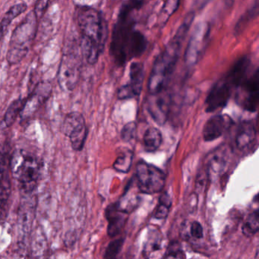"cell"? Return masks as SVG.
<instances>
[{
    "instance_id": "obj_5",
    "label": "cell",
    "mask_w": 259,
    "mask_h": 259,
    "mask_svg": "<svg viewBox=\"0 0 259 259\" xmlns=\"http://www.w3.org/2000/svg\"><path fill=\"white\" fill-rule=\"evenodd\" d=\"M37 21L34 12L28 13L13 31L7 55L10 65L20 63L29 52L37 34Z\"/></svg>"
},
{
    "instance_id": "obj_18",
    "label": "cell",
    "mask_w": 259,
    "mask_h": 259,
    "mask_svg": "<svg viewBox=\"0 0 259 259\" xmlns=\"http://www.w3.org/2000/svg\"><path fill=\"white\" fill-rule=\"evenodd\" d=\"M256 130L251 121H243L239 124L235 136L236 148L240 151L249 148L256 139Z\"/></svg>"
},
{
    "instance_id": "obj_9",
    "label": "cell",
    "mask_w": 259,
    "mask_h": 259,
    "mask_svg": "<svg viewBox=\"0 0 259 259\" xmlns=\"http://www.w3.org/2000/svg\"><path fill=\"white\" fill-rule=\"evenodd\" d=\"M236 101L249 112L257 110L259 98V72L256 69L236 88Z\"/></svg>"
},
{
    "instance_id": "obj_33",
    "label": "cell",
    "mask_w": 259,
    "mask_h": 259,
    "mask_svg": "<svg viewBox=\"0 0 259 259\" xmlns=\"http://www.w3.org/2000/svg\"><path fill=\"white\" fill-rule=\"evenodd\" d=\"M49 4L50 0H37V4H36L34 10V15L37 17V20L43 17L45 12L48 10Z\"/></svg>"
},
{
    "instance_id": "obj_21",
    "label": "cell",
    "mask_w": 259,
    "mask_h": 259,
    "mask_svg": "<svg viewBox=\"0 0 259 259\" xmlns=\"http://www.w3.org/2000/svg\"><path fill=\"white\" fill-rule=\"evenodd\" d=\"M144 148L148 152L157 151L162 143V135L160 130L154 127L148 128L144 135Z\"/></svg>"
},
{
    "instance_id": "obj_32",
    "label": "cell",
    "mask_w": 259,
    "mask_h": 259,
    "mask_svg": "<svg viewBox=\"0 0 259 259\" xmlns=\"http://www.w3.org/2000/svg\"><path fill=\"white\" fill-rule=\"evenodd\" d=\"M184 253L183 250L180 248V245L177 243H174L172 245L168 247L167 251L165 254L164 257H175V258H183L185 257Z\"/></svg>"
},
{
    "instance_id": "obj_2",
    "label": "cell",
    "mask_w": 259,
    "mask_h": 259,
    "mask_svg": "<svg viewBox=\"0 0 259 259\" xmlns=\"http://www.w3.org/2000/svg\"><path fill=\"white\" fill-rule=\"evenodd\" d=\"M193 19V13L186 16L175 35L156 57L148 83V92L151 95H156L166 90L178 63L183 42Z\"/></svg>"
},
{
    "instance_id": "obj_11",
    "label": "cell",
    "mask_w": 259,
    "mask_h": 259,
    "mask_svg": "<svg viewBox=\"0 0 259 259\" xmlns=\"http://www.w3.org/2000/svg\"><path fill=\"white\" fill-rule=\"evenodd\" d=\"M25 195L19 204L17 222L19 234L23 239H26L31 233L37 206V199L35 195L31 194Z\"/></svg>"
},
{
    "instance_id": "obj_16",
    "label": "cell",
    "mask_w": 259,
    "mask_h": 259,
    "mask_svg": "<svg viewBox=\"0 0 259 259\" xmlns=\"http://www.w3.org/2000/svg\"><path fill=\"white\" fill-rule=\"evenodd\" d=\"M106 218L108 221L107 233L114 237L120 233L128 218V212L122 209L119 204H111L106 209Z\"/></svg>"
},
{
    "instance_id": "obj_25",
    "label": "cell",
    "mask_w": 259,
    "mask_h": 259,
    "mask_svg": "<svg viewBox=\"0 0 259 259\" xmlns=\"http://www.w3.org/2000/svg\"><path fill=\"white\" fill-rule=\"evenodd\" d=\"M162 248V236L157 230H153L148 236V240L144 248L145 255L148 257H152L153 254L158 252Z\"/></svg>"
},
{
    "instance_id": "obj_13",
    "label": "cell",
    "mask_w": 259,
    "mask_h": 259,
    "mask_svg": "<svg viewBox=\"0 0 259 259\" xmlns=\"http://www.w3.org/2000/svg\"><path fill=\"white\" fill-rule=\"evenodd\" d=\"M128 76V82L122 86L118 92V98L119 99H130L140 95L145 78V68L143 63L140 62H134L132 63Z\"/></svg>"
},
{
    "instance_id": "obj_30",
    "label": "cell",
    "mask_w": 259,
    "mask_h": 259,
    "mask_svg": "<svg viewBox=\"0 0 259 259\" xmlns=\"http://www.w3.org/2000/svg\"><path fill=\"white\" fill-rule=\"evenodd\" d=\"M123 242V239H116V240L110 242L107 246V249H106L104 257L105 258H114V257H116L120 251Z\"/></svg>"
},
{
    "instance_id": "obj_15",
    "label": "cell",
    "mask_w": 259,
    "mask_h": 259,
    "mask_svg": "<svg viewBox=\"0 0 259 259\" xmlns=\"http://www.w3.org/2000/svg\"><path fill=\"white\" fill-rule=\"evenodd\" d=\"M233 121L227 115H216L207 120L203 128V138L205 142L219 139L230 126Z\"/></svg>"
},
{
    "instance_id": "obj_22",
    "label": "cell",
    "mask_w": 259,
    "mask_h": 259,
    "mask_svg": "<svg viewBox=\"0 0 259 259\" xmlns=\"http://www.w3.org/2000/svg\"><path fill=\"white\" fill-rule=\"evenodd\" d=\"M84 123H86L85 119L81 113H78V112H72V113H68L62 123V133L68 137L73 130Z\"/></svg>"
},
{
    "instance_id": "obj_8",
    "label": "cell",
    "mask_w": 259,
    "mask_h": 259,
    "mask_svg": "<svg viewBox=\"0 0 259 259\" xmlns=\"http://www.w3.org/2000/svg\"><path fill=\"white\" fill-rule=\"evenodd\" d=\"M210 25L201 22L196 25L189 39L185 52V63L189 67H193L204 54L210 39Z\"/></svg>"
},
{
    "instance_id": "obj_27",
    "label": "cell",
    "mask_w": 259,
    "mask_h": 259,
    "mask_svg": "<svg viewBox=\"0 0 259 259\" xmlns=\"http://www.w3.org/2000/svg\"><path fill=\"white\" fill-rule=\"evenodd\" d=\"M258 210L252 212L247 217L242 225V233L245 236H252L258 231L259 229Z\"/></svg>"
},
{
    "instance_id": "obj_34",
    "label": "cell",
    "mask_w": 259,
    "mask_h": 259,
    "mask_svg": "<svg viewBox=\"0 0 259 259\" xmlns=\"http://www.w3.org/2000/svg\"><path fill=\"white\" fill-rule=\"evenodd\" d=\"M190 233L192 236H193L195 239H201L204 236L202 226L198 221H194L191 224Z\"/></svg>"
},
{
    "instance_id": "obj_20",
    "label": "cell",
    "mask_w": 259,
    "mask_h": 259,
    "mask_svg": "<svg viewBox=\"0 0 259 259\" xmlns=\"http://www.w3.org/2000/svg\"><path fill=\"white\" fill-rule=\"evenodd\" d=\"M26 10L27 5L25 4H16L9 10L0 22V40L5 37L12 22Z\"/></svg>"
},
{
    "instance_id": "obj_17",
    "label": "cell",
    "mask_w": 259,
    "mask_h": 259,
    "mask_svg": "<svg viewBox=\"0 0 259 259\" xmlns=\"http://www.w3.org/2000/svg\"><path fill=\"white\" fill-rule=\"evenodd\" d=\"M230 156V149L226 145H221L209 154L207 157V169L208 175L221 174L225 169Z\"/></svg>"
},
{
    "instance_id": "obj_10",
    "label": "cell",
    "mask_w": 259,
    "mask_h": 259,
    "mask_svg": "<svg viewBox=\"0 0 259 259\" xmlns=\"http://www.w3.org/2000/svg\"><path fill=\"white\" fill-rule=\"evenodd\" d=\"M234 89V82L230 75L226 74L210 89L204 104L206 112L212 113L225 107Z\"/></svg>"
},
{
    "instance_id": "obj_3",
    "label": "cell",
    "mask_w": 259,
    "mask_h": 259,
    "mask_svg": "<svg viewBox=\"0 0 259 259\" xmlns=\"http://www.w3.org/2000/svg\"><path fill=\"white\" fill-rule=\"evenodd\" d=\"M76 21L81 33L80 48L88 63L95 64L104 51L108 26L102 13L90 7L77 9Z\"/></svg>"
},
{
    "instance_id": "obj_19",
    "label": "cell",
    "mask_w": 259,
    "mask_h": 259,
    "mask_svg": "<svg viewBox=\"0 0 259 259\" xmlns=\"http://www.w3.org/2000/svg\"><path fill=\"white\" fill-rule=\"evenodd\" d=\"M8 139L4 127L0 125V182L8 175L10 160L8 158Z\"/></svg>"
},
{
    "instance_id": "obj_24",
    "label": "cell",
    "mask_w": 259,
    "mask_h": 259,
    "mask_svg": "<svg viewBox=\"0 0 259 259\" xmlns=\"http://www.w3.org/2000/svg\"><path fill=\"white\" fill-rule=\"evenodd\" d=\"M25 101V100L18 98L9 106L4 118V122L6 127L12 126L17 118L20 116Z\"/></svg>"
},
{
    "instance_id": "obj_4",
    "label": "cell",
    "mask_w": 259,
    "mask_h": 259,
    "mask_svg": "<svg viewBox=\"0 0 259 259\" xmlns=\"http://www.w3.org/2000/svg\"><path fill=\"white\" fill-rule=\"evenodd\" d=\"M9 166L21 192L24 195L32 194L40 180L43 166L41 159L34 152L20 148L12 154Z\"/></svg>"
},
{
    "instance_id": "obj_31",
    "label": "cell",
    "mask_w": 259,
    "mask_h": 259,
    "mask_svg": "<svg viewBox=\"0 0 259 259\" xmlns=\"http://www.w3.org/2000/svg\"><path fill=\"white\" fill-rule=\"evenodd\" d=\"M136 131H137V126L136 122H128L122 128L121 132V138L124 142H133L136 139Z\"/></svg>"
},
{
    "instance_id": "obj_26",
    "label": "cell",
    "mask_w": 259,
    "mask_h": 259,
    "mask_svg": "<svg viewBox=\"0 0 259 259\" xmlns=\"http://www.w3.org/2000/svg\"><path fill=\"white\" fill-rule=\"evenodd\" d=\"M133 154L130 150H125L118 156L113 163V168L118 172H128L133 163Z\"/></svg>"
},
{
    "instance_id": "obj_28",
    "label": "cell",
    "mask_w": 259,
    "mask_h": 259,
    "mask_svg": "<svg viewBox=\"0 0 259 259\" xmlns=\"http://www.w3.org/2000/svg\"><path fill=\"white\" fill-rule=\"evenodd\" d=\"M171 201L170 197L168 194L164 193L161 195L159 201L158 205L156 208L154 217L158 220L164 219L169 214V209H170Z\"/></svg>"
},
{
    "instance_id": "obj_6",
    "label": "cell",
    "mask_w": 259,
    "mask_h": 259,
    "mask_svg": "<svg viewBox=\"0 0 259 259\" xmlns=\"http://www.w3.org/2000/svg\"><path fill=\"white\" fill-rule=\"evenodd\" d=\"M81 72V59L74 51L63 54L57 74L60 89L64 92H72L78 84Z\"/></svg>"
},
{
    "instance_id": "obj_29",
    "label": "cell",
    "mask_w": 259,
    "mask_h": 259,
    "mask_svg": "<svg viewBox=\"0 0 259 259\" xmlns=\"http://www.w3.org/2000/svg\"><path fill=\"white\" fill-rule=\"evenodd\" d=\"M257 13H258V5H257V1L256 0L253 7H251V8L247 11V13H245V14L241 17L239 22L236 24V28H235L236 33H240L241 31H242L244 28L246 26L247 24L257 16Z\"/></svg>"
},
{
    "instance_id": "obj_35",
    "label": "cell",
    "mask_w": 259,
    "mask_h": 259,
    "mask_svg": "<svg viewBox=\"0 0 259 259\" xmlns=\"http://www.w3.org/2000/svg\"><path fill=\"white\" fill-rule=\"evenodd\" d=\"M7 204H8V203L0 201V220L2 219L5 215L6 211H7Z\"/></svg>"
},
{
    "instance_id": "obj_12",
    "label": "cell",
    "mask_w": 259,
    "mask_h": 259,
    "mask_svg": "<svg viewBox=\"0 0 259 259\" xmlns=\"http://www.w3.org/2000/svg\"><path fill=\"white\" fill-rule=\"evenodd\" d=\"M51 93H52V86L49 82L41 81L38 83L30 96L25 99V104L20 114L21 119L22 120L29 119L49 99Z\"/></svg>"
},
{
    "instance_id": "obj_23",
    "label": "cell",
    "mask_w": 259,
    "mask_h": 259,
    "mask_svg": "<svg viewBox=\"0 0 259 259\" xmlns=\"http://www.w3.org/2000/svg\"><path fill=\"white\" fill-rule=\"evenodd\" d=\"M88 136V128L86 123L78 126L70 133L68 138L70 141L71 147L75 151H80L84 148Z\"/></svg>"
},
{
    "instance_id": "obj_1",
    "label": "cell",
    "mask_w": 259,
    "mask_h": 259,
    "mask_svg": "<svg viewBox=\"0 0 259 259\" xmlns=\"http://www.w3.org/2000/svg\"><path fill=\"white\" fill-rule=\"evenodd\" d=\"M144 0H125L119 10L112 32L110 53L118 66H123L133 59L143 55L148 40L136 28L133 15L143 5Z\"/></svg>"
},
{
    "instance_id": "obj_14",
    "label": "cell",
    "mask_w": 259,
    "mask_h": 259,
    "mask_svg": "<svg viewBox=\"0 0 259 259\" xmlns=\"http://www.w3.org/2000/svg\"><path fill=\"white\" fill-rule=\"evenodd\" d=\"M148 101V109L153 119L159 124H163L168 118L170 110L171 97L166 90L156 95Z\"/></svg>"
},
{
    "instance_id": "obj_7",
    "label": "cell",
    "mask_w": 259,
    "mask_h": 259,
    "mask_svg": "<svg viewBox=\"0 0 259 259\" xmlns=\"http://www.w3.org/2000/svg\"><path fill=\"white\" fill-rule=\"evenodd\" d=\"M136 175L139 189L145 194L158 193L166 182L165 174L161 169L145 161L138 163Z\"/></svg>"
}]
</instances>
